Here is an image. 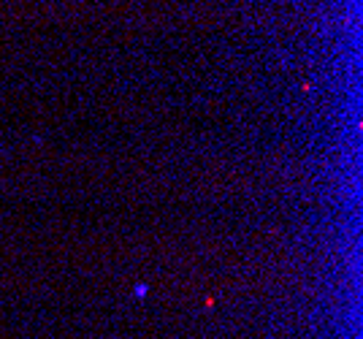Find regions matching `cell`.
Returning a JSON list of instances; mask_svg holds the SVG:
<instances>
[{
  "label": "cell",
  "mask_w": 363,
  "mask_h": 339,
  "mask_svg": "<svg viewBox=\"0 0 363 339\" xmlns=\"http://www.w3.org/2000/svg\"><path fill=\"white\" fill-rule=\"evenodd\" d=\"M147 291H150L147 285H136V296H147Z\"/></svg>",
  "instance_id": "obj_1"
}]
</instances>
